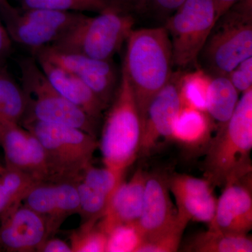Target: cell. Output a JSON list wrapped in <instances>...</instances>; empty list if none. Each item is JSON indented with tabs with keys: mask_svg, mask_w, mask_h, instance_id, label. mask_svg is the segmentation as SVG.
Instances as JSON below:
<instances>
[{
	"mask_svg": "<svg viewBox=\"0 0 252 252\" xmlns=\"http://www.w3.org/2000/svg\"><path fill=\"white\" fill-rule=\"evenodd\" d=\"M122 70L133 91L142 128L151 101L171 79V41L164 26L132 30L127 38Z\"/></svg>",
	"mask_w": 252,
	"mask_h": 252,
	"instance_id": "cell-1",
	"label": "cell"
},
{
	"mask_svg": "<svg viewBox=\"0 0 252 252\" xmlns=\"http://www.w3.org/2000/svg\"><path fill=\"white\" fill-rule=\"evenodd\" d=\"M252 89L243 93L229 121L219 127L205 153V178L212 187L252 174Z\"/></svg>",
	"mask_w": 252,
	"mask_h": 252,
	"instance_id": "cell-2",
	"label": "cell"
},
{
	"mask_svg": "<svg viewBox=\"0 0 252 252\" xmlns=\"http://www.w3.org/2000/svg\"><path fill=\"white\" fill-rule=\"evenodd\" d=\"M111 104L98 149L104 166L125 172L139 155L142 122L133 91L123 70Z\"/></svg>",
	"mask_w": 252,
	"mask_h": 252,
	"instance_id": "cell-3",
	"label": "cell"
},
{
	"mask_svg": "<svg viewBox=\"0 0 252 252\" xmlns=\"http://www.w3.org/2000/svg\"><path fill=\"white\" fill-rule=\"evenodd\" d=\"M133 26L128 11L108 6L94 17L84 16L49 46L63 52L109 61L127 40Z\"/></svg>",
	"mask_w": 252,
	"mask_h": 252,
	"instance_id": "cell-4",
	"label": "cell"
},
{
	"mask_svg": "<svg viewBox=\"0 0 252 252\" xmlns=\"http://www.w3.org/2000/svg\"><path fill=\"white\" fill-rule=\"evenodd\" d=\"M200 56L211 77L227 76L252 57V0H239L217 20Z\"/></svg>",
	"mask_w": 252,
	"mask_h": 252,
	"instance_id": "cell-5",
	"label": "cell"
},
{
	"mask_svg": "<svg viewBox=\"0 0 252 252\" xmlns=\"http://www.w3.org/2000/svg\"><path fill=\"white\" fill-rule=\"evenodd\" d=\"M18 64L21 86L27 98V108L21 124L37 121L61 124L97 137L98 121L63 97L51 85L35 59L25 58Z\"/></svg>",
	"mask_w": 252,
	"mask_h": 252,
	"instance_id": "cell-6",
	"label": "cell"
},
{
	"mask_svg": "<svg viewBox=\"0 0 252 252\" xmlns=\"http://www.w3.org/2000/svg\"><path fill=\"white\" fill-rule=\"evenodd\" d=\"M21 125L42 145L56 181L75 180L99 148L97 137L76 127L37 121Z\"/></svg>",
	"mask_w": 252,
	"mask_h": 252,
	"instance_id": "cell-7",
	"label": "cell"
},
{
	"mask_svg": "<svg viewBox=\"0 0 252 252\" xmlns=\"http://www.w3.org/2000/svg\"><path fill=\"white\" fill-rule=\"evenodd\" d=\"M216 22L213 0H185L165 19L174 66L185 69L198 65L199 56Z\"/></svg>",
	"mask_w": 252,
	"mask_h": 252,
	"instance_id": "cell-8",
	"label": "cell"
},
{
	"mask_svg": "<svg viewBox=\"0 0 252 252\" xmlns=\"http://www.w3.org/2000/svg\"><path fill=\"white\" fill-rule=\"evenodd\" d=\"M4 26L11 40L32 51L51 45L84 17L82 13L43 9H15L0 4Z\"/></svg>",
	"mask_w": 252,
	"mask_h": 252,
	"instance_id": "cell-9",
	"label": "cell"
},
{
	"mask_svg": "<svg viewBox=\"0 0 252 252\" xmlns=\"http://www.w3.org/2000/svg\"><path fill=\"white\" fill-rule=\"evenodd\" d=\"M0 147L4 152L6 166L38 182L56 181L42 145L21 124L0 119Z\"/></svg>",
	"mask_w": 252,
	"mask_h": 252,
	"instance_id": "cell-10",
	"label": "cell"
},
{
	"mask_svg": "<svg viewBox=\"0 0 252 252\" xmlns=\"http://www.w3.org/2000/svg\"><path fill=\"white\" fill-rule=\"evenodd\" d=\"M35 57L49 62L75 74L107 107L117 92V70L112 60L104 61L84 55L63 52L46 46L34 51Z\"/></svg>",
	"mask_w": 252,
	"mask_h": 252,
	"instance_id": "cell-11",
	"label": "cell"
},
{
	"mask_svg": "<svg viewBox=\"0 0 252 252\" xmlns=\"http://www.w3.org/2000/svg\"><path fill=\"white\" fill-rule=\"evenodd\" d=\"M125 172L90 163L74 180L79 200V228H91L104 216L111 198L124 181Z\"/></svg>",
	"mask_w": 252,
	"mask_h": 252,
	"instance_id": "cell-12",
	"label": "cell"
},
{
	"mask_svg": "<svg viewBox=\"0 0 252 252\" xmlns=\"http://www.w3.org/2000/svg\"><path fill=\"white\" fill-rule=\"evenodd\" d=\"M22 203L44 219L49 238L56 235L67 217L79 212L74 180L38 182L28 190Z\"/></svg>",
	"mask_w": 252,
	"mask_h": 252,
	"instance_id": "cell-13",
	"label": "cell"
},
{
	"mask_svg": "<svg viewBox=\"0 0 252 252\" xmlns=\"http://www.w3.org/2000/svg\"><path fill=\"white\" fill-rule=\"evenodd\" d=\"M179 78L180 75L172 74L149 104L142 126L140 155H149L161 139L171 140L174 124L182 108Z\"/></svg>",
	"mask_w": 252,
	"mask_h": 252,
	"instance_id": "cell-14",
	"label": "cell"
},
{
	"mask_svg": "<svg viewBox=\"0 0 252 252\" xmlns=\"http://www.w3.org/2000/svg\"><path fill=\"white\" fill-rule=\"evenodd\" d=\"M0 243L10 252H37L49 238L46 220L21 203L0 217Z\"/></svg>",
	"mask_w": 252,
	"mask_h": 252,
	"instance_id": "cell-15",
	"label": "cell"
},
{
	"mask_svg": "<svg viewBox=\"0 0 252 252\" xmlns=\"http://www.w3.org/2000/svg\"><path fill=\"white\" fill-rule=\"evenodd\" d=\"M170 191L176 201L177 217L189 222H203L210 224L216 212L217 199L213 188L206 179L185 174L168 177Z\"/></svg>",
	"mask_w": 252,
	"mask_h": 252,
	"instance_id": "cell-16",
	"label": "cell"
},
{
	"mask_svg": "<svg viewBox=\"0 0 252 252\" xmlns=\"http://www.w3.org/2000/svg\"><path fill=\"white\" fill-rule=\"evenodd\" d=\"M177 220V208L170 198L168 177L160 172L147 174L142 213L137 221L144 240L170 229Z\"/></svg>",
	"mask_w": 252,
	"mask_h": 252,
	"instance_id": "cell-17",
	"label": "cell"
},
{
	"mask_svg": "<svg viewBox=\"0 0 252 252\" xmlns=\"http://www.w3.org/2000/svg\"><path fill=\"white\" fill-rule=\"evenodd\" d=\"M209 228L239 234L252 230V174L223 187Z\"/></svg>",
	"mask_w": 252,
	"mask_h": 252,
	"instance_id": "cell-18",
	"label": "cell"
},
{
	"mask_svg": "<svg viewBox=\"0 0 252 252\" xmlns=\"http://www.w3.org/2000/svg\"><path fill=\"white\" fill-rule=\"evenodd\" d=\"M147 177V172L139 168L128 182L123 181L118 187L104 216L97 223L106 234L108 235L118 225L138 221Z\"/></svg>",
	"mask_w": 252,
	"mask_h": 252,
	"instance_id": "cell-19",
	"label": "cell"
},
{
	"mask_svg": "<svg viewBox=\"0 0 252 252\" xmlns=\"http://www.w3.org/2000/svg\"><path fill=\"white\" fill-rule=\"evenodd\" d=\"M35 59L51 85L63 97L99 122L108 107L80 78L47 60L38 57Z\"/></svg>",
	"mask_w": 252,
	"mask_h": 252,
	"instance_id": "cell-20",
	"label": "cell"
},
{
	"mask_svg": "<svg viewBox=\"0 0 252 252\" xmlns=\"http://www.w3.org/2000/svg\"><path fill=\"white\" fill-rule=\"evenodd\" d=\"M212 123L207 112L182 107L174 124L171 140L187 152L206 151L212 138Z\"/></svg>",
	"mask_w": 252,
	"mask_h": 252,
	"instance_id": "cell-21",
	"label": "cell"
},
{
	"mask_svg": "<svg viewBox=\"0 0 252 252\" xmlns=\"http://www.w3.org/2000/svg\"><path fill=\"white\" fill-rule=\"evenodd\" d=\"M185 251L193 252H251L252 240L248 234L227 233L209 228L185 245Z\"/></svg>",
	"mask_w": 252,
	"mask_h": 252,
	"instance_id": "cell-22",
	"label": "cell"
},
{
	"mask_svg": "<svg viewBox=\"0 0 252 252\" xmlns=\"http://www.w3.org/2000/svg\"><path fill=\"white\" fill-rule=\"evenodd\" d=\"M239 92L227 76L211 77L207 91L206 112L219 127L229 121L239 102Z\"/></svg>",
	"mask_w": 252,
	"mask_h": 252,
	"instance_id": "cell-23",
	"label": "cell"
},
{
	"mask_svg": "<svg viewBox=\"0 0 252 252\" xmlns=\"http://www.w3.org/2000/svg\"><path fill=\"white\" fill-rule=\"evenodd\" d=\"M37 182L22 172L0 164V217L22 203L28 190Z\"/></svg>",
	"mask_w": 252,
	"mask_h": 252,
	"instance_id": "cell-24",
	"label": "cell"
},
{
	"mask_svg": "<svg viewBox=\"0 0 252 252\" xmlns=\"http://www.w3.org/2000/svg\"><path fill=\"white\" fill-rule=\"evenodd\" d=\"M27 108L22 86L6 71L0 70V119L21 124Z\"/></svg>",
	"mask_w": 252,
	"mask_h": 252,
	"instance_id": "cell-25",
	"label": "cell"
},
{
	"mask_svg": "<svg viewBox=\"0 0 252 252\" xmlns=\"http://www.w3.org/2000/svg\"><path fill=\"white\" fill-rule=\"evenodd\" d=\"M211 76L198 69L179 78V92L182 107L206 112L207 91Z\"/></svg>",
	"mask_w": 252,
	"mask_h": 252,
	"instance_id": "cell-26",
	"label": "cell"
},
{
	"mask_svg": "<svg viewBox=\"0 0 252 252\" xmlns=\"http://www.w3.org/2000/svg\"><path fill=\"white\" fill-rule=\"evenodd\" d=\"M22 9H43L60 11L99 13L109 6L105 0H19Z\"/></svg>",
	"mask_w": 252,
	"mask_h": 252,
	"instance_id": "cell-27",
	"label": "cell"
},
{
	"mask_svg": "<svg viewBox=\"0 0 252 252\" xmlns=\"http://www.w3.org/2000/svg\"><path fill=\"white\" fill-rule=\"evenodd\" d=\"M107 237V252H137L144 240L137 222L118 225Z\"/></svg>",
	"mask_w": 252,
	"mask_h": 252,
	"instance_id": "cell-28",
	"label": "cell"
},
{
	"mask_svg": "<svg viewBox=\"0 0 252 252\" xmlns=\"http://www.w3.org/2000/svg\"><path fill=\"white\" fill-rule=\"evenodd\" d=\"M188 223V222L178 218L177 223L170 229L153 238L144 240L137 252H177L180 248L182 235Z\"/></svg>",
	"mask_w": 252,
	"mask_h": 252,
	"instance_id": "cell-29",
	"label": "cell"
},
{
	"mask_svg": "<svg viewBox=\"0 0 252 252\" xmlns=\"http://www.w3.org/2000/svg\"><path fill=\"white\" fill-rule=\"evenodd\" d=\"M107 235L97 225L87 229L79 228L70 236L72 252H105Z\"/></svg>",
	"mask_w": 252,
	"mask_h": 252,
	"instance_id": "cell-30",
	"label": "cell"
},
{
	"mask_svg": "<svg viewBox=\"0 0 252 252\" xmlns=\"http://www.w3.org/2000/svg\"><path fill=\"white\" fill-rule=\"evenodd\" d=\"M185 0H139L135 11L149 12L165 17V19L178 9Z\"/></svg>",
	"mask_w": 252,
	"mask_h": 252,
	"instance_id": "cell-31",
	"label": "cell"
},
{
	"mask_svg": "<svg viewBox=\"0 0 252 252\" xmlns=\"http://www.w3.org/2000/svg\"><path fill=\"white\" fill-rule=\"evenodd\" d=\"M227 77L239 93L252 89V57L240 63Z\"/></svg>",
	"mask_w": 252,
	"mask_h": 252,
	"instance_id": "cell-32",
	"label": "cell"
},
{
	"mask_svg": "<svg viewBox=\"0 0 252 252\" xmlns=\"http://www.w3.org/2000/svg\"><path fill=\"white\" fill-rule=\"evenodd\" d=\"M37 252H72L70 245L54 237L48 238L38 249Z\"/></svg>",
	"mask_w": 252,
	"mask_h": 252,
	"instance_id": "cell-33",
	"label": "cell"
},
{
	"mask_svg": "<svg viewBox=\"0 0 252 252\" xmlns=\"http://www.w3.org/2000/svg\"><path fill=\"white\" fill-rule=\"evenodd\" d=\"M11 42L12 40L10 38L6 28L0 22V56L9 52L11 49Z\"/></svg>",
	"mask_w": 252,
	"mask_h": 252,
	"instance_id": "cell-34",
	"label": "cell"
},
{
	"mask_svg": "<svg viewBox=\"0 0 252 252\" xmlns=\"http://www.w3.org/2000/svg\"><path fill=\"white\" fill-rule=\"evenodd\" d=\"M215 4V14H216V20L219 19L224 14L228 9L235 4L239 0H213Z\"/></svg>",
	"mask_w": 252,
	"mask_h": 252,
	"instance_id": "cell-35",
	"label": "cell"
},
{
	"mask_svg": "<svg viewBox=\"0 0 252 252\" xmlns=\"http://www.w3.org/2000/svg\"><path fill=\"white\" fill-rule=\"evenodd\" d=\"M109 6H115L124 11L135 10L139 0H105Z\"/></svg>",
	"mask_w": 252,
	"mask_h": 252,
	"instance_id": "cell-36",
	"label": "cell"
},
{
	"mask_svg": "<svg viewBox=\"0 0 252 252\" xmlns=\"http://www.w3.org/2000/svg\"><path fill=\"white\" fill-rule=\"evenodd\" d=\"M2 250H3L2 247H1V243H0V251H2Z\"/></svg>",
	"mask_w": 252,
	"mask_h": 252,
	"instance_id": "cell-37",
	"label": "cell"
}]
</instances>
